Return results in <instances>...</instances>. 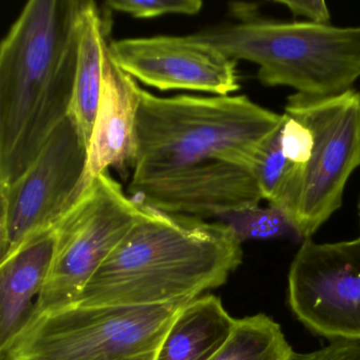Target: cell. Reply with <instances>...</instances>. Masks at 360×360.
I'll return each instance as SVG.
<instances>
[{
    "instance_id": "cell-9",
    "label": "cell",
    "mask_w": 360,
    "mask_h": 360,
    "mask_svg": "<svg viewBox=\"0 0 360 360\" xmlns=\"http://www.w3.org/2000/svg\"><path fill=\"white\" fill-rule=\"evenodd\" d=\"M288 302L313 334L360 342V236L335 243L304 240L290 264Z\"/></svg>"
},
{
    "instance_id": "cell-4",
    "label": "cell",
    "mask_w": 360,
    "mask_h": 360,
    "mask_svg": "<svg viewBox=\"0 0 360 360\" xmlns=\"http://www.w3.org/2000/svg\"><path fill=\"white\" fill-rule=\"evenodd\" d=\"M231 60L259 67L269 87H290L316 98L338 96L360 77V27L307 22H280L257 18L191 34Z\"/></svg>"
},
{
    "instance_id": "cell-7",
    "label": "cell",
    "mask_w": 360,
    "mask_h": 360,
    "mask_svg": "<svg viewBox=\"0 0 360 360\" xmlns=\"http://www.w3.org/2000/svg\"><path fill=\"white\" fill-rule=\"evenodd\" d=\"M141 212L142 204L128 197L109 172L98 174L56 224L53 258L33 316L73 304Z\"/></svg>"
},
{
    "instance_id": "cell-10",
    "label": "cell",
    "mask_w": 360,
    "mask_h": 360,
    "mask_svg": "<svg viewBox=\"0 0 360 360\" xmlns=\"http://www.w3.org/2000/svg\"><path fill=\"white\" fill-rule=\"evenodd\" d=\"M108 53L124 72L162 91L225 96L240 89L237 62L191 35L119 39L108 44Z\"/></svg>"
},
{
    "instance_id": "cell-6",
    "label": "cell",
    "mask_w": 360,
    "mask_h": 360,
    "mask_svg": "<svg viewBox=\"0 0 360 360\" xmlns=\"http://www.w3.org/2000/svg\"><path fill=\"white\" fill-rule=\"evenodd\" d=\"M288 104L311 130L304 163L295 170L274 205L290 219L302 241L342 205L345 185L360 166V94L316 98L295 94Z\"/></svg>"
},
{
    "instance_id": "cell-13",
    "label": "cell",
    "mask_w": 360,
    "mask_h": 360,
    "mask_svg": "<svg viewBox=\"0 0 360 360\" xmlns=\"http://www.w3.org/2000/svg\"><path fill=\"white\" fill-rule=\"evenodd\" d=\"M56 226L41 231L0 262V353L32 318L53 258Z\"/></svg>"
},
{
    "instance_id": "cell-17",
    "label": "cell",
    "mask_w": 360,
    "mask_h": 360,
    "mask_svg": "<svg viewBox=\"0 0 360 360\" xmlns=\"http://www.w3.org/2000/svg\"><path fill=\"white\" fill-rule=\"evenodd\" d=\"M217 221L229 226L241 244L250 240L281 238L302 241L288 217L275 206H244L220 214Z\"/></svg>"
},
{
    "instance_id": "cell-21",
    "label": "cell",
    "mask_w": 360,
    "mask_h": 360,
    "mask_svg": "<svg viewBox=\"0 0 360 360\" xmlns=\"http://www.w3.org/2000/svg\"><path fill=\"white\" fill-rule=\"evenodd\" d=\"M358 216H359V220H360V199H359V202H358Z\"/></svg>"
},
{
    "instance_id": "cell-3",
    "label": "cell",
    "mask_w": 360,
    "mask_h": 360,
    "mask_svg": "<svg viewBox=\"0 0 360 360\" xmlns=\"http://www.w3.org/2000/svg\"><path fill=\"white\" fill-rule=\"evenodd\" d=\"M282 119L246 96L160 98L142 89L131 178L210 160L250 172Z\"/></svg>"
},
{
    "instance_id": "cell-16",
    "label": "cell",
    "mask_w": 360,
    "mask_h": 360,
    "mask_svg": "<svg viewBox=\"0 0 360 360\" xmlns=\"http://www.w3.org/2000/svg\"><path fill=\"white\" fill-rule=\"evenodd\" d=\"M294 353L280 324L257 314L236 319L229 340L214 360H290Z\"/></svg>"
},
{
    "instance_id": "cell-11",
    "label": "cell",
    "mask_w": 360,
    "mask_h": 360,
    "mask_svg": "<svg viewBox=\"0 0 360 360\" xmlns=\"http://www.w3.org/2000/svg\"><path fill=\"white\" fill-rule=\"evenodd\" d=\"M128 193L143 205L203 220L263 200L252 172L218 160L131 178Z\"/></svg>"
},
{
    "instance_id": "cell-15",
    "label": "cell",
    "mask_w": 360,
    "mask_h": 360,
    "mask_svg": "<svg viewBox=\"0 0 360 360\" xmlns=\"http://www.w3.org/2000/svg\"><path fill=\"white\" fill-rule=\"evenodd\" d=\"M109 24L94 1H84L79 29V58L69 117L86 146L96 123L102 92L104 58Z\"/></svg>"
},
{
    "instance_id": "cell-1",
    "label": "cell",
    "mask_w": 360,
    "mask_h": 360,
    "mask_svg": "<svg viewBox=\"0 0 360 360\" xmlns=\"http://www.w3.org/2000/svg\"><path fill=\"white\" fill-rule=\"evenodd\" d=\"M83 0H30L0 46V188L69 117Z\"/></svg>"
},
{
    "instance_id": "cell-12",
    "label": "cell",
    "mask_w": 360,
    "mask_h": 360,
    "mask_svg": "<svg viewBox=\"0 0 360 360\" xmlns=\"http://www.w3.org/2000/svg\"><path fill=\"white\" fill-rule=\"evenodd\" d=\"M142 88L105 51L102 92L89 146L86 183L115 168L125 176L136 153V115Z\"/></svg>"
},
{
    "instance_id": "cell-18",
    "label": "cell",
    "mask_w": 360,
    "mask_h": 360,
    "mask_svg": "<svg viewBox=\"0 0 360 360\" xmlns=\"http://www.w3.org/2000/svg\"><path fill=\"white\" fill-rule=\"evenodd\" d=\"M106 5L111 10L129 14L136 18H153L167 14L195 15L203 7L200 0H109Z\"/></svg>"
},
{
    "instance_id": "cell-20",
    "label": "cell",
    "mask_w": 360,
    "mask_h": 360,
    "mask_svg": "<svg viewBox=\"0 0 360 360\" xmlns=\"http://www.w3.org/2000/svg\"><path fill=\"white\" fill-rule=\"evenodd\" d=\"M277 5L284 6L294 18H302L303 22H313V24H330V14L328 6L324 1L317 0H305V1H296V0H277L274 1Z\"/></svg>"
},
{
    "instance_id": "cell-14",
    "label": "cell",
    "mask_w": 360,
    "mask_h": 360,
    "mask_svg": "<svg viewBox=\"0 0 360 360\" xmlns=\"http://www.w3.org/2000/svg\"><path fill=\"white\" fill-rule=\"evenodd\" d=\"M236 318L222 300L204 294L184 307L168 330L157 360H214L229 340Z\"/></svg>"
},
{
    "instance_id": "cell-2",
    "label": "cell",
    "mask_w": 360,
    "mask_h": 360,
    "mask_svg": "<svg viewBox=\"0 0 360 360\" xmlns=\"http://www.w3.org/2000/svg\"><path fill=\"white\" fill-rule=\"evenodd\" d=\"M242 244L223 223L143 205L140 218L73 304L140 307L193 300L226 283Z\"/></svg>"
},
{
    "instance_id": "cell-8",
    "label": "cell",
    "mask_w": 360,
    "mask_h": 360,
    "mask_svg": "<svg viewBox=\"0 0 360 360\" xmlns=\"http://www.w3.org/2000/svg\"><path fill=\"white\" fill-rule=\"evenodd\" d=\"M88 147L70 117L52 132L32 165L0 188V262L51 229L75 206L86 183Z\"/></svg>"
},
{
    "instance_id": "cell-19",
    "label": "cell",
    "mask_w": 360,
    "mask_h": 360,
    "mask_svg": "<svg viewBox=\"0 0 360 360\" xmlns=\"http://www.w3.org/2000/svg\"><path fill=\"white\" fill-rule=\"evenodd\" d=\"M290 360H360V342L333 341L309 353H296Z\"/></svg>"
},
{
    "instance_id": "cell-5",
    "label": "cell",
    "mask_w": 360,
    "mask_h": 360,
    "mask_svg": "<svg viewBox=\"0 0 360 360\" xmlns=\"http://www.w3.org/2000/svg\"><path fill=\"white\" fill-rule=\"evenodd\" d=\"M191 301L140 307L71 304L39 314L0 359L157 360L168 330Z\"/></svg>"
}]
</instances>
